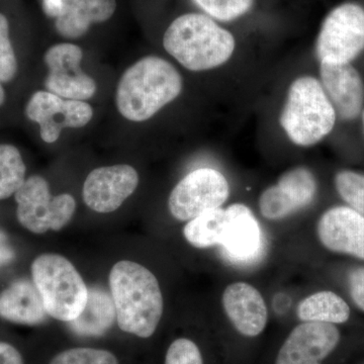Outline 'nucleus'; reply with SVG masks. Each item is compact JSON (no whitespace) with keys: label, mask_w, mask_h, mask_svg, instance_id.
Segmentation results:
<instances>
[{"label":"nucleus","mask_w":364,"mask_h":364,"mask_svg":"<svg viewBox=\"0 0 364 364\" xmlns=\"http://www.w3.org/2000/svg\"><path fill=\"white\" fill-rule=\"evenodd\" d=\"M109 287L119 327L140 338L152 336L164 306L156 277L139 263L122 260L112 268Z\"/></svg>","instance_id":"nucleus-1"},{"label":"nucleus","mask_w":364,"mask_h":364,"mask_svg":"<svg viewBox=\"0 0 364 364\" xmlns=\"http://www.w3.org/2000/svg\"><path fill=\"white\" fill-rule=\"evenodd\" d=\"M182 77L176 67L156 56L131 66L117 85V107L132 122H144L179 97Z\"/></svg>","instance_id":"nucleus-2"},{"label":"nucleus","mask_w":364,"mask_h":364,"mask_svg":"<svg viewBox=\"0 0 364 364\" xmlns=\"http://www.w3.org/2000/svg\"><path fill=\"white\" fill-rule=\"evenodd\" d=\"M168 54L191 71H205L224 65L236 47L233 35L210 16L188 14L177 18L163 37Z\"/></svg>","instance_id":"nucleus-3"},{"label":"nucleus","mask_w":364,"mask_h":364,"mask_svg":"<svg viewBox=\"0 0 364 364\" xmlns=\"http://www.w3.org/2000/svg\"><path fill=\"white\" fill-rule=\"evenodd\" d=\"M336 116L320 80L305 75L289 86L279 122L294 145L311 147L331 133Z\"/></svg>","instance_id":"nucleus-4"},{"label":"nucleus","mask_w":364,"mask_h":364,"mask_svg":"<svg viewBox=\"0 0 364 364\" xmlns=\"http://www.w3.org/2000/svg\"><path fill=\"white\" fill-rule=\"evenodd\" d=\"M32 277L48 315L70 322L87 303L88 289L70 261L58 254H43L33 260Z\"/></svg>","instance_id":"nucleus-5"},{"label":"nucleus","mask_w":364,"mask_h":364,"mask_svg":"<svg viewBox=\"0 0 364 364\" xmlns=\"http://www.w3.org/2000/svg\"><path fill=\"white\" fill-rule=\"evenodd\" d=\"M363 50V4L348 1L334 7L323 21L316 42L320 63H350Z\"/></svg>","instance_id":"nucleus-6"},{"label":"nucleus","mask_w":364,"mask_h":364,"mask_svg":"<svg viewBox=\"0 0 364 364\" xmlns=\"http://www.w3.org/2000/svg\"><path fill=\"white\" fill-rule=\"evenodd\" d=\"M18 222L35 234L60 231L69 224L76 210L73 196L63 193L53 196L42 176H32L16 191Z\"/></svg>","instance_id":"nucleus-7"},{"label":"nucleus","mask_w":364,"mask_h":364,"mask_svg":"<svg viewBox=\"0 0 364 364\" xmlns=\"http://www.w3.org/2000/svg\"><path fill=\"white\" fill-rule=\"evenodd\" d=\"M229 195V182L221 172L213 168L193 170L170 193L169 210L178 221H191L208 210L222 208Z\"/></svg>","instance_id":"nucleus-8"},{"label":"nucleus","mask_w":364,"mask_h":364,"mask_svg":"<svg viewBox=\"0 0 364 364\" xmlns=\"http://www.w3.org/2000/svg\"><path fill=\"white\" fill-rule=\"evenodd\" d=\"M26 114L39 124L46 143H54L65 128H82L92 119L93 109L82 100H64L49 91L33 93L26 105Z\"/></svg>","instance_id":"nucleus-9"},{"label":"nucleus","mask_w":364,"mask_h":364,"mask_svg":"<svg viewBox=\"0 0 364 364\" xmlns=\"http://www.w3.org/2000/svg\"><path fill=\"white\" fill-rule=\"evenodd\" d=\"M83 53L78 46L63 43L45 54L49 68L45 85L49 92L64 100H85L97 92V83L81 69Z\"/></svg>","instance_id":"nucleus-10"},{"label":"nucleus","mask_w":364,"mask_h":364,"mask_svg":"<svg viewBox=\"0 0 364 364\" xmlns=\"http://www.w3.org/2000/svg\"><path fill=\"white\" fill-rule=\"evenodd\" d=\"M138 183V172L130 165L100 167L91 171L86 178L83 200L95 212L109 214L133 195Z\"/></svg>","instance_id":"nucleus-11"},{"label":"nucleus","mask_w":364,"mask_h":364,"mask_svg":"<svg viewBox=\"0 0 364 364\" xmlns=\"http://www.w3.org/2000/svg\"><path fill=\"white\" fill-rule=\"evenodd\" d=\"M339 342L340 332L334 324L304 322L289 333L275 364H322Z\"/></svg>","instance_id":"nucleus-12"},{"label":"nucleus","mask_w":364,"mask_h":364,"mask_svg":"<svg viewBox=\"0 0 364 364\" xmlns=\"http://www.w3.org/2000/svg\"><path fill=\"white\" fill-rule=\"evenodd\" d=\"M317 233L328 250L364 260V215L353 208H329L318 220Z\"/></svg>","instance_id":"nucleus-13"},{"label":"nucleus","mask_w":364,"mask_h":364,"mask_svg":"<svg viewBox=\"0 0 364 364\" xmlns=\"http://www.w3.org/2000/svg\"><path fill=\"white\" fill-rule=\"evenodd\" d=\"M320 78L336 114L344 121L356 119L364 105V85L358 71L350 63H321Z\"/></svg>","instance_id":"nucleus-14"},{"label":"nucleus","mask_w":364,"mask_h":364,"mask_svg":"<svg viewBox=\"0 0 364 364\" xmlns=\"http://www.w3.org/2000/svg\"><path fill=\"white\" fill-rule=\"evenodd\" d=\"M222 301L230 322L241 335L256 337L264 331L267 306L256 287L247 282H234L225 289Z\"/></svg>","instance_id":"nucleus-15"},{"label":"nucleus","mask_w":364,"mask_h":364,"mask_svg":"<svg viewBox=\"0 0 364 364\" xmlns=\"http://www.w3.org/2000/svg\"><path fill=\"white\" fill-rule=\"evenodd\" d=\"M228 227L222 247L228 257L238 262L257 258L262 247V232L252 210L243 203L226 208Z\"/></svg>","instance_id":"nucleus-16"},{"label":"nucleus","mask_w":364,"mask_h":364,"mask_svg":"<svg viewBox=\"0 0 364 364\" xmlns=\"http://www.w3.org/2000/svg\"><path fill=\"white\" fill-rule=\"evenodd\" d=\"M44 301L33 282L16 280L0 294V318L21 325H40L47 318Z\"/></svg>","instance_id":"nucleus-17"},{"label":"nucleus","mask_w":364,"mask_h":364,"mask_svg":"<svg viewBox=\"0 0 364 364\" xmlns=\"http://www.w3.org/2000/svg\"><path fill=\"white\" fill-rule=\"evenodd\" d=\"M116 0H67L63 14L56 18L57 31L69 39H76L87 32L92 23L112 18Z\"/></svg>","instance_id":"nucleus-18"},{"label":"nucleus","mask_w":364,"mask_h":364,"mask_svg":"<svg viewBox=\"0 0 364 364\" xmlns=\"http://www.w3.org/2000/svg\"><path fill=\"white\" fill-rule=\"evenodd\" d=\"M116 318V306L112 296L100 287H92L88 289L87 303L82 312L68 325L79 336L97 337L104 335Z\"/></svg>","instance_id":"nucleus-19"},{"label":"nucleus","mask_w":364,"mask_h":364,"mask_svg":"<svg viewBox=\"0 0 364 364\" xmlns=\"http://www.w3.org/2000/svg\"><path fill=\"white\" fill-rule=\"evenodd\" d=\"M296 315L303 322L342 324L350 317V308L338 294L318 291L304 299L296 308Z\"/></svg>","instance_id":"nucleus-20"},{"label":"nucleus","mask_w":364,"mask_h":364,"mask_svg":"<svg viewBox=\"0 0 364 364\" xmlns=\"http://www.w3.org/2000/svg\"><path fill=\"white\" fill-rule=\"evenodd\" d=\"M228 227L226 208L208 210L191 220L183 229V235L196 248H208L222 245Z\"/></svg>","instance_id":"nucleus-21"},{"label":"nucleus","mask_w":364,"mask_h":364,"mask_svg":"<svg viewBox=\"0 0 364 364\" xmlns=\"http://www.w3.org/2000/svg\"><path fill=\"white\" fill-rule=\"evenodd\" d=\"M26 181V165L14 146L0 145V200H6Z\"/></svg>","instance_id":"nucleus-22"},{"label":"nucleus","mask_w":364,"mask_h":364,"mask_svg":"<svg viewBox=\"0 0 364 364\" xmlns=\"http://www.w3.org/2000/svg\"><path fill=\"white\" fill-rule=\"evenodd\" d=\"M277 184L291 196L299 210L310 205L317 195V181L306 167L287 170L279 177Z\"/></svg>","instance_id":"nucleus-23"},{"label":"nucleus","mask_w":364,"mask_h":364,"mask_svg":"<svg viewBox=\"0 0 364 364\" xmlns=\"http://www.w3.org/2000/svg\"><path fill=\"white\" fill-rule=\"evenodd\" d=\"M259 210L262 217L270 221L286 219L299 210L291 196L277 183L261 193Z\"/></svg>","instance_id":"nucleus-24"},{"label":"nucleus","mask_w":364,"mask_h":364,"mask_svg":"<svg viewBox=\"0 0 364 364\" xmlns=\"http://www.w3.org/2000/svg\"><path fill=\"white\" fill-rule=\"evenodd\" d=\"M335 186L340 196L359 214L364 215V176L358 172H339L335 176Z\"/></svg>","instance_id":"nucleus-25"},{"label":"nucleus","mask_w":364,"mask_h":364,"mask_svg":"<svg viewBox=\"0 0 364 364\" xmlns=\"http://www.w3.org/2000/svg\"><path fill=\"white\" fill-rule=\"evenodd\" d=\"M210 18L231 21L241 18L253 6L254 0H193Z\"/></svg>","instance_id":"nucleus-26"},{"label":"nucleus","mask_w":364,"mask_h":364,"mask_svg":"<svg viewBox=\"0 0 364 364\" xmlns=\"http://www.w3.org/2000/svg\"><path fill=\"white\" fill-rule=\"evenodd\" d=\"M50 364H119L112 352L95 348H71L60 352Z\"/></svg>","instance_id":"nucleus-27"},{"label":"nucleus","mask_w":364,"mask_h":364,"mask_svg":"<svg viewBox=\"0 0 364 364\" xmlns=\"http://www.w3.org/2000/svg\"><path fill=\"white\" fill-rule=\"evenodd\" d=\"M16 70L18 62L9 39V21L0 14V82L13 80Z\"/></svg>","instance_id":"nucleus-28"},{"label":"nucleus","mask_w":364,"mask_h":364,"mask_svg":"<svg viewBox=\"0 0 364 364\" xmlns=\"http://www.w3.org/2000/svg\"><path fill=\"white\" fill-rule=\"evenodd\" d=\"M165 364H203L202 353L195 342L179 338L167 350Z\"/></svg>","instance_id":"nucleus-29"},{"label":"nucleus","mask_w":364,"mask_h":364,"mask_svg":"<svg viewBox=\"0 0 364 364\" xmlns=\"http://www.w3.org/2000/svg\"><path fill=\"white\" fill-rule=\"evenodd\" d=\"M349 291L352 301L364 312V268H358L349 274Z\"/></svg>","instance_id":"nucleus-30"},{"label":"nucleus","mask_w":364,"mask_h":364,"mask_svg":"<svg viewBox=\"0 0 364 364\" xmlns=\"http://www.w3.org/2000/svg\"><path fill=\"white\" fill-rule=\"evenodd\" d=\"M0 364H25L20 351L13 345L0 341Z\"/></svg>","instance_id":"nucleus-31"},{"label":"nucleus","mask_w":364,"mask_h":364,"mask_svg":"<svg viewBox=\"0 0 364 364\" xmlns=\"http://www.w3.org/2000/svg\"><path fill=\"white\" fill-rule=\"evenodd\" d=\"M67 0H44L43 9L50 18H59L65 9Z\"/></svg>","instance_id":"nucleus-32"},{"label":"nucleus","mask_w":364,"mask_h":364,"mask_svg":"<svg viewBox=\"0 0 364 364\" xmlns=\"http://www.w3.org/2000/svg\"><path fill=\"white\" fill-rule=\"evenodd\" d=\"M16 258V253L11 246L7 243L6 237L0 235V267L9 264Z\"/></svg>","instance_id":"nucleus-33"},{"label":"nucleus","mask_w":364,"mask_h":364,"mask_svg":"<svg viewBox=\"0 0 364 364\" xmlns=\"http://www.w3.org/2000/svg\"><path fill=\"white\" fill-rule=\"evenodd\" d=\"M4 100H6V93H4L1 83H0V105H4Z\"/></svg>","instance_id":"nucleus-34"},{"label":"nucleus","mask_w":364,"mask_h":364,"mask_svg":"<svg viewBox=\"0 0 364 364\" xmlns=\"http://www.w3.org/2000/svg\"><path fill=\"white\" fill-rule=\"evenodd\" d=\"M363 131H364V112H363Z\"/></svg>","instance_id":"nucleus-35"}]
</instances>
